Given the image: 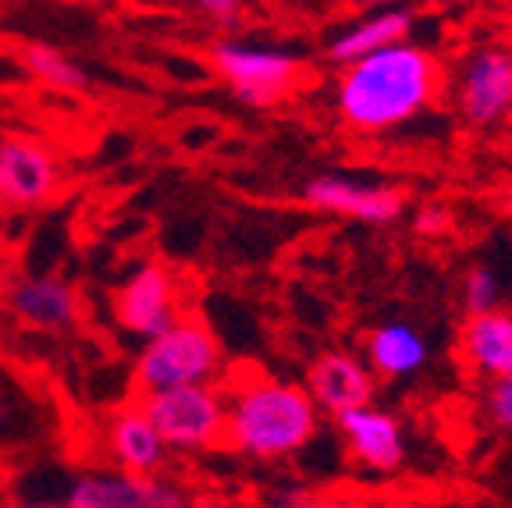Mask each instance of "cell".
<instances>
[{"label":"cell","mask_w":512,"mask_h":508,"mask_svg":"<svg viewBox=\"0 0 512 508\" xmlns=\"http://www.w3.org/2000/svg\"><path fill=\"white\" fill-rule=\"evenodd\" d=\"M445 68L420 43H395L342 68L335 82V111L352 132L374 135L399 128L438 104Z\"/></svg>","instance_id":"1"},{"label":"cell","mask_w":512,"mask_h":508,"mask_svg":"<svg viewBox=\"0 0 512 508\" xmlns=\"http://www.w3.org/2000/svg\"><path fill=\"white\" fill-rule=\"evenodd\" d=\"M221 388L228 402L224 448L256 462H278L303 452L317 437L320 409L303 384L264 370H232Z\"/></svg>","instance_id":"2"},{"label":"cell","mask_w":512,"mask_h":508,"mask_svg":"<svg viewBox=\"0 0 512 508\" xmlns=\"http://www.w3.org/2000/svg\"><path fill=\"white\" fill-rule=\"evenodd\" d=\"M224 352L217 334L200 313L185 310L168 331L143 342L132 366L136 398L157 395L171 388H196V384H221Z\"/></svg>","instance_id":"3"},{"label":"cell","mask_w":512,"mask_h":508,"mask_svg":"<svg viewBox=\"0 0 512 508\" xmlns=\"http://www.w3.org/2000/svg\"><path fill=\"white\" fill-rule=\"evenodd\" d=\"M143 405L146 420L160 434L164 448L175 452H214L224 448V402L221 384H196V388H171L157 395L136 398Z\"/></svg>","instance_id":"4"},{"label":"cell","mask_w":512,"mask_h":508,"mask_svg":"<svg viewBox=\"0 0 512 508\" xmlns=\"http://www.w3.org/2000/svg\"><path fill=\"white\" fill-rule=\"evenodd\" d=\"M210 64L249 107L278 104L281 96H288L299 86V75H303L299 57H292L281 47L249 40H214L210 43Z\"/></svg>","instance_id":"5"},{"label":"cell","mask_w":512,"mask_h":508,"mask_svg":"<svg viewBox=\"0 0 512 508\" xmlns=\"http://www.w3.org/2000/svg\"><path fill=\"white\" fill-rule=\"evenodd\" d=\"M452 100L466 125L498 128L512 118V54L505 47H477L459 61Z\"/></svg>","instance_id":"6"},{"label":"cell","mask_w":512,"mask_h":508,"mask_svg":"<svg viewBox=\"0 0 512 508\" xmlns=\"http://www.w3.org/2000/svg\"><path fill=\"white\" fill-rule=\"evenodd\" d=\"M182 292L178 281L164 263H143L125 278V285L114 292V320L121 331L136 334L143 342L168 331L182 317Z\"/></svg>","instance_id":"7"},{"label":"cell","mask_w":512,"mask_h":508,"mask_svg":"<svg viewBox=\"0 0 512 508\" xmlns=\"http://www.w3.org/2000/svg\"><path fill=\"white\" fill-rule=\"evenodd\" d=\"M61 167L57 157L29 135L0 139V207L36 210L57 196Z\"/></svg>","instance_id":"8"},{"label":"cell","mask_w":512,"mask_h":508,"mask_svg":"<svg viewBox=\"0 0 512 508\" xmlns=\"http://www.w3.org/2000/svg\"><path fill=\"white\" fill-rule=\"evenodd\" d=\"M189 491L164 477H128L114 469H89L68 491V508H185Z\"/></svg>","instance_id":"9"},{"label":"cell","mask_w":512,"mask_h":508,"mask_svg":"<svg viewBox=\"0 0 512 508\" xmlns=\"http://www.w3.org/2000/svg\"><path fill=\"white\" fill-rule=\"evenodd\" d=\"M303 199L317 210H331V214L360 217L367 224H392L406 210V196L395 185H374V182H356V178L342 175H320L303 185Z\"/></svg>","instance_id":"10"},{"label":"cell","mask_w":512,"mask_h":508,"mask_svg":"<svg viewBox=\"0 0 512 508\" xmlns=\"http://www.w3.org/2000/svg\"><path fill=\"white\" fill-rule=\"evenodd\" d=\"M104 455L114 466V473L128 477H157V469L168 459V448L146 420L143 405L132 402L118 405L104 423Z\"/></svg>","instance_id":"11"},{"label":"cell","mask_w":512,"mask_h":508,"mask_svg":"<svg viewBox=\"0 0 512 508\" xmlns=\"http://www.w3.org/2000/svg\"><path fill=\"white\" fill-rule=\"evenodd\" d=\"M303 388L317 409H328L331 416H342L352 413V409H363V405H374L377 381L360 356L331 349V352H320L310 363V374H306Z\"/></svg>","instance_id":"12"},{"label":"cell","mask_w":512,"mask_h":508,"mask_svg":"<svg viewBox=\"0 0 512 508\" xmlns=\"http://www.w3.org/2000/svg\"><path fill=\"white\" fill-rule=\"evenodd\" d=\"M338 430L345 437V448L360 466L374 473H395L406 459V437L392 413H384L377 405H363L352 413L335 416Z\"/></svg>","instance_id":"13"},{"label":"cell","mask_w":512,"mask_h":508,"mask_svg":"<svg viewBox=\"0 0 512 508\" xmlns=\"http://www.w3.org/2000/svg\"><path fill=\"white\" fill-rule=\"evenodd\" d=\"M459 356L473 374L491 384L512 377V313L491 310L466 317L459 327Z\"/></svg>","instance_id":"14"},{"label":"cell","mask_w":512,"mask_h":508,"mask_svg":"<svg viewBox=\"0 0 512 508\" xmlns=\"http://www.w3.org/2000/svg\"><path fill=\"white\" fill-rule=\"evenodd\" d=\"M409 32H413V11L406 8L374 11V15L356 18V22L338 32L335 40L328 43V61L338 64V68H349V64L363 61V57L377 54V50H388L395 43H409Z\"/></svg>","instance_id":"15"},{"label":"cell","mask_w":512,"mask_h":508,"mask_svg":"<svg viewBox=\"0 0 512 508\" xmlns=\"http://www.w3.org/2000/svg\"><path fill=\"white\" fill-rule=\"evenodd\" d=\"M8 306L22 324L40 331H64L79 320V295L68 281L57 278H22L11 285Z\"/></svg>","instance_id":"16"},{"label":"cell","mask_w":512,"mask_h":508,"mask_svg":"<svg viewBox=\"0 0 512 508\" xmlns=\"http://www.w3.org/2000/svg\"><path fill=\"white\" fill-rule=\"evenodd\" d=\"M427 338L406 320L395 324H381L367 334L363 342V363L374 377H388V381H402V377L420 374L427 366Z\"/></svg>","instance_id":"17"},{"label":"cell","mask_w":512,"mask_h":508,"mask_svg":"<svg viewBox=\"0 0 512 508\" xmlns=\"http://www.w3.org/2000/svg\"><path fill=\"white\" fill-rule=\"evenodd\" d=\"M22 64H25V72H29L32 79H40L43 86L68 89V93L86 86L82 64L72 61L64 50L47 47V43H29V47L22 50Z\"/></svg>","instance_id":"18"},{"label":"cell","mask_w":512,"mask_h":508,"mask_svg":"<svg viewBox=\"0 0 512 508\" xmlns=\"http://www.w3.org/2000/svg\"><path fill=\"white\" fill-rule=\"evenodd\" d=\"M463 299H466V310L470 317H480V313H491L498 310V302H502V281L491 267H473L463 281Z\"/></svg>","instance_id":"19"},{"label":"cell","mask_w":512,"mask_h":508,"mask_svg":"<svg viewBox=\"0 0 512 508\" xmlns=\"http://www.w3.org/2000/svg\"><path fill=\"white\" fill-rule=\"evenodd\" d=\"M488 416L495 427L502 430H512V377H505V381H495L488 388Z\"/></svg>","instance_id":"20"},{"label":"cell","mask_w":512,"mask_h":508,"mask_svg":"<svg viewBox=\"0 0 512 508\" xmlns=\"http://www.w3.org/2000/svg\"><path fill=\"white\" fill-rule=\"evenodd\" d=\"M200 15L207 22L221 25V29H232L242 18V4H235V0H207V4H200Z\"/></svg>","instance_id":"21"},{"label":"cell","mask_w":512,"mask_h":508,"mask_svg":"<svg viewBox=\"0 0 512 508\" xmlns=\"http://www.w3.org/2000/svg\"><path fill=\"white\" fill-rule=\"evenodd\" d=\"M413 228L420 231V235H441V231L448 228V214L441 207H424L416 214Z\"/></svg>","instance_id":"22"},{"label":"cell","mask_w":512,"mask_h":508,"mask_svg":"<svg viewBox=\"0 0 512 508\" xmlns=\"http://www.w3.org/2000/svg\"><path fill=\"white\" fill-rule=\"evenodd\" d=\"M185 508H239V501L224 498V494H214V491H200L185 498Z\"/></svg>","instance_id":"23"},{"label":"cell","mask_w":512,"mask_h":508,"mask_svg":"<svg viewBox=\"0 0 512 508\" xmlns=\"http://www.w3.org/2000/svg\"><path fill=\"white\" fill-rule=\"evenodd\" d=\"M288 508H363V505H356V501H349V498H296Z\"/></svg>","instance_id":"24"},{"label":"cell","mask_w":512,"mask_h":508,"mask_svg":"<svg viewBox=\"0 0 512 508\" xmlns=\"http://www.w3.org/2000/svg\"><path fill=\"white\" fill-rule=\"evenodd\" d=\"M15 508H68L61 501H32V505H15Z\"/></svg>","instance_id":"25"},{"label":"cell","mask_w":512,"mask_h":508,"mask_svg":"<svg viewBox=\"0 0 512 508\" xmlns=\"http://www.w3.org/2000/svg\"><path fill=\"white\" fill-rule=\"evenodd\" d=\"M505 210H509V217H512V185H509V192H505Z\"/></svg>","instance_id":"26"}]
</instances>
